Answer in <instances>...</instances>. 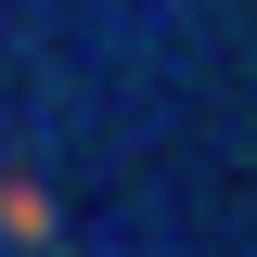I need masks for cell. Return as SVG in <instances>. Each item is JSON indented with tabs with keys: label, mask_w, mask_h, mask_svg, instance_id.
<instances>
[{
	"label": "cell",
	"mask_w": 257,
	"mask_h": 257,
	"mask_svg": "<svg viewBox=\"0 0 257 257\" xmlns=\"http://www.w3.org/2000/svg\"><path fill=\"white\" fill-rule=\"evenodd\" d=\"M0 244H26V257H52V244H64V206H52L39 180H0Z\"/></svg>",
	"instance_id": "obj_1"
}]
</instances>
